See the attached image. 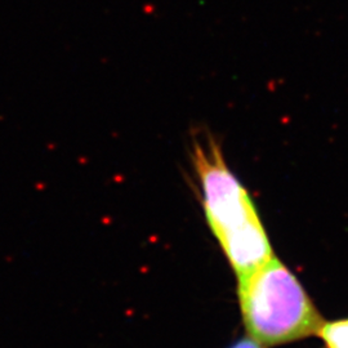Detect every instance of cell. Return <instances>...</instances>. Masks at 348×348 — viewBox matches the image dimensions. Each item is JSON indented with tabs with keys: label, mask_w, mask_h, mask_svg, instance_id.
<instances>
[{
	"label": "cell",
	"mask_w": 348,
	"mask_h": 348,
	"mask_svg": "<svg viewBox=\"0 0 348 348\" xmlns=\"http://www.w3.org/2000/svg\"><path fill=\"white\" fill-rule=\"evenodd\" d=\"M192 160L201 183L207 222L238 277L274 258L255 205L227 166L209 130L192 134Z\"/></svg>",
	"instance_id": "obj_1"
},
{
	"label": "cell",
	"mask_w": 348,
	"mask_h": 348,
	"mask_svg": "<svg viewBox=\"0 0 348 348\" xmlns=\"http://www.w3.org/2000/svg\"><path fill=\"white\" fill-rule=\"evenodd\" d=\"M317 335L325 348H348V318L324 323Z\"/></svg>",
	"instance_id": "obj_3"
},
{
	"label": "cell",
	"mask_w": 348,
	"mask_h": 348,
	"mask_svg": "<svg viewBox=\"0 0 348 348\" xmlns=\"http://www.w3.org/2000/svg\"><path fill=\"white\" fill-rule=\"evenodd\" d=\"M238 279L248 337L263 348L318 334L323 316L296 275L276 257Z\"/></svg>",
	"instance_id": "obj_2"
},
{
	"label": "cell",
	"mask_w": 348,
	"mask_h": 348,
	"mask_svg": "<svg viewBox=\"0 0 348 348\" xmlns=\"http://www.w3.org/2000/svg\"><path fill=\"white\" fill-rule=\"evenodd\" d=\"M229 348H263L259 343L255 342L254 339H251L250 337L243 338V339L238 340L234 344L231 345Z\"/></svg>",
	"instance_id": "obj_4"
}]
</instances>
